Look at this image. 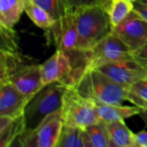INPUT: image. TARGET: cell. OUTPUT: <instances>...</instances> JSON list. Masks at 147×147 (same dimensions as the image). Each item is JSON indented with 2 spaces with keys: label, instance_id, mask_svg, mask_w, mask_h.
I'll return each mask as SVG.
<instances>
[{
  "label": "cell",
  "instance_id": "28",
  "mask_svg": "<svg viewBox=\"0 0 147 147\" xmlns=\"http://www.w3.org/2000/svg\"><path fill=\"white\" fill-rule=\"evenodd\" d=\"M136 147H147V131L142 130L135 134Z\"/></svg>",
  "mask_w": 147,
  "mask_h": 147
},
{
  "label": "cell",
  "instance_id": "30",
  "mask_svg": "<svg viewBox=\"0 0 147 147\" xmlns=\"http://www.w3.org/2000/svg\"><path fill=\"white\" fill-rule=\"evenodd\" d=\"M135 106H138L140 108H142V109H147V102H138L134 104Z\"/></svg>",
  "mask_w": 147,
  "mask_h": 147
},
{
  "label": "cell",
  "instance_id": "19",
  "mask_svg": "<svg viewBox=\"0 0 147 147\" xmlns=\"http://www.w3.org/2000/svg\"><path fill=\"white\" fill-rule=\"evenodd\" d=\"M89 147H111L107 123L99 121L84 128Z\"/></svg>",
  "mask_w": 147,
  "mask_h": 147
},
{
  "label": "cell",
  "instance_id": "24",
  "mask_svg": "<svg viewBox=\"0 0 147 147\" xmlns=\"http://www.w3.org/2000/svg\"><path fill=\"white\" fill-rule=\"evenodd\" d=\"M127 101L134 105L138 102H147V78L140 80L128 88Z\"/></svg>",
  "mask_w": 147,
  "mask_h": 147
},
{
  "label": "cell",
  "instance_id": "14",
  "mask_svg": "<svg viewBox=\"0 0 147 147\" xmlns=\"http://www.w3.org/2000/svg\"><path fill=\"white\" fill-rule=\"evenodd\" d=\"M140 107L123 106L122 104H97L96 113L100 121L106 123L124 121L127 118L139 115Z\"/></svg>",
  "mask_w": 147,
  "mask_h": 147
},
{
  "label": "cell",
  "instance_id": "8",
  "mask_svg": "<svg viewBox=\"0 0 147 147\" xmlns=\"http://www.w3.org/2000/svg\"><path fill=\"white\" fill-rule=\"evenodd\" d=\"M111 31L133 53L147 45V22L134 10Z\"/></svg>",
  "mask_w": 147,
  "mask_h": 147
},
{
  "label": "cell",
  "instance_id": "27",
  "mask_svg": "<svg viewBox=\"0 0 147 147\" xmlns=\"http://www.w3.org/2000/svg\"><path fill=\"white\" fill-rule=\"evenodd\" d=\"M134 57L147 70V46L134 53Z\"/></svg>",
  "mask_w": 147,
  "mask_h": 147
},
{
  "label": "cell",
  "instance_id": "7",
  "mask_svg": "<svg viewBox=\"0 0 147 147\" xmlns=\"http://www.w3.org/2000/svg\"><path fill=\"white\" fill-rule=\"evenodd\" d=\"M87 53L89 59L88 68H96L107 63L134 58V53L112 31Z\"/></svg>",
  "mask_w": 147,
  "mask_h": 147
},
{
  "label": "cell",
  "instance_id": "6",
  "mask_svg": "<svg viewBox=\"0 0 147 147\" xmlns=\"http://www.w3.org/2000/svg\"><path fill=\"white\" fill-rule=\"evenodd\" d=\"M64 119L61 109L49 115L36 128L25 131L18 139L22 147H57Z\"/></svg>",
  "mask_w": 147,
  "mask_h": 147
},
{
  "label": "cell",
  "instance_id": "9",
  "mask_svg": "<svg viewBox=\"0 0 147 147\" xmlns=\"http://www.w3.org/2000/svg\"><path fill=\"white\" fill-rule=\"evenodd\" d=\"M102 73L125 88L147 78V70L134 58L107 63L96 67Z\"/></svg>",
  "mask_w": 147,
  "mask_h": 147
},
{
  "label": "cell",
  "instance_id": "25",
  "mask_svg": "<svg viewBox=\"0 0 147 147\" xmlns=\"http://www.w3.org/2000/svg\"><path fill=\"white\" fill-rule=\"evenodd\" d=\"M134 11L147 22V0H137L134 3Z\"/></svg>",
  "mask_w": 147,
  "mask_h": 147
},
{
  "label": "cell",
  "instance_id": "2",
  "mask_svg": "<svg viewBox=\"0 0 147 147\" xmlns=\"http://www.w3.org/2000/svg\"><path fill=\"white\" fill-rule=\"evenodd\" d=\"M81 96L97 104H122L127 101L128 89L121 86L96 68L85 70L73 87Z\"/></svg>",
  "mask_w": 147,
  "mask_h": 147
},
{
  "label": "cell",
  "instance_id": "21",
  "mask_svg": "<svg viewBox=\"0 0 147 147\" xmlns=\"http://www.w3.org/2000/svg\"><path fill=\"white\" fill-rule=\"evenodd\" d=\"M22 54L0 51V84L9 82V77L22 64Z\"/></svg>",
  "mask_w": 147,
  "mask_h": 147
},
{
  "label": "cell",
  "instance_id": "11",
  "mask_svg": "<svg viewBox=\"0 0 147 147\" xmlns=\"http://www.w3.org/2000/svg\"><path fill=\"white\" fill-rule=\"evenodd\" d=\"M50 30H53L57 50L65 53L78 50V34L73 11H70L57 20Z\"/></svg>",
  "mask_w": 147,
  "mask_h": 147
},
{
  "label": "cell",
  "instance_id": "3",
  "mask_svg": "<svg viewBox=\"0 0 147 147\" xmlns=\"http://www.w3.org/2000/svg\"><path fill=\"white\" fill-rule=\"evenodd\" d=\"M68 87L63 83L54 82L44 86L33 96L24 110L26 131L36 128L49 115L61 109Z\"/></svg>",
  "mask_w": 147,
  "mask_h": 147
},
{
  "label": "cell",
  "instance_id": "17",
  "mask_svg": "<svg viewBox=\"0 0 147 147\" xmlns=\"http://www.w3.org/2000/svg\"><path fill=\"white\" fill-rule=\"evenodd\" d=\"M101 3L109 16L112 28L117 26L134 10V3L128 0H102Z\"/></svg>",
  "mask_w": 147,
  "mask_h": 147
},
{
  "label": "cell",
  "instance_id": "1",
  "mask_svg": "<svg viewBox=\"0 0 147 147\" xmlns=\"http://www.w3.org/2000/svg\"><path fill=\"white\" fill-rule=\"evenodd\" d=\"M78 28V50L90 52L112 30L107 12L101 3L72 10Z\"/></svg>",
  "mask_w": 147,
  "mask_h": 147
},
{
  "label": "cell",
  "instance_id": "4",
  "mask_svg": "<svg viewBox=\"0 0 147 147\" xmlns=\"http://www.w3.org/2000/svg\"><path fill=\"white\" fill-rule=\"evenodd\" d=\"M61 112L65 124L84 129L100 121L96 104L81 96L73 87H68L65 92Z\"/></svg>",
  "mask_w": 147,
  "mask_h": 147
},
{
  "label": "cell",
  "instance_id": "16",
  "mask_svg": "<svg viewBox=\"0 0 147 147\" xmlns=\"http://www.w3.org/2000/svg\"><path fill=\"white\" fill-rule=\"evenodd\" d=\"M25 9V0H0V25L14 28Z\"/></svg>",
  "mask_w": 147,
  "mask_h": 147
},
{
  "label": "cell",
  "instance_id": "5",
  "mask_svg": "<svg viewBox=\"0 0 147 147\" xmlns=\"http://www.w3.org/2000/svg\"><path fill=\"white\" fill-rule=\"evenodd\" d=\"M40 69L45 86L54 82H60L69 87H74L84 73L76 67L70 54L61 50H57L41 64Z\"/></svg>",
  "mask_w": 147,
  "mask_h": 147
},
{
  "label": "cell",
  "instance_id": "26",
  "mask_svg": "<svg viewBox=\"0 0 147 147\" xmlns=\"http://www.w3.org/2000/svg\"><path fill=\"white\" fill-rule=\"evenodd\" d=\"M67 3H68L70 10L72 11L81 6L101 3V0H67Z\"/></svg>",
  "mask_w": 147,
  "mask_h": 147
},
{
  "label": "cell",
  "instance_id": "33",
  "mask_svg": "<svg viewBox=\"0 0 147 147\" xmlns=\"http://www.w3.org/2000/svg\"><path fill=\"white\" fill-rule=\"evenodd\" d=\"M101 2H102V0H101Z\"/></svg>",
  "mask_w": 147,
  "mask_h": 147
},
{
  "label": "cell",
  "instance_id": "31",
  "mask_svg": "<svg viewBox=\"0 0 147 147\" xmlns=\"http://www.w3.org/2000/svg\"><path fill=\"white\" fill-rule=\"evenodd\" d=\"M128 1H130V2H132V3H134V2L137 1V0H128Z\"/></svg>",
  "mask_w": 147,
  "mask_h": 147
},
{
  "label": "cell",
  "instance_id": "10",
  "mask_svg": "<svg viewBox=\"0 0 147 147\" xmlns=\"http://www.w3.org/2000/svg\"><path fill=\"white\" fill-rule=\"evenodd\" d=\"M9 82L22 94L31 99L45 86L42 80L40 65L34 64L22 63L9 77Z\"/></svg>",
  "mask_w": 147,
  "mask_h": 147
},
{
  "label": "cell",
  "instance_id": "34",
  "mask_svg": "<svg viewBox=\"0 0 147 147\" xmlns=\"http://www.w3.org/2000/svg\"><path fill=\"white\" fill-rule=\"evenodd\" d=\"M146 46H147V45H146Z\"/></svg>",
  "mask_w": 147,
  "mask_h": 147
},
{
  "label": "cell",
  "instance_id": "13",
  "mask_svg": "<svg viewBox=\"0 0 147 147\" xmlns=\"http://www.w3.org/2000/svg\"><path fill=\"white\" fill-rule=\"evenodd\" d=\"M26 131L24 115L16 118L0 116V146H12Z\"/></svg>",
  "mask_w": 147,
  "mask_h": 147
},
{
  "label": "cell",
  "instance_id": "23",
  "mask_svg": "<svg viewBox=\"0 0 147 147\" xmlns=\"http://www.w3.org/2000/svg\"><path fill=\"white\" fill-rule=\"evenodd\" d=\"M0 51L19 53L18 36L14 28L0 25Z\"/></svg>",
  "mask_w": 147,
  "mask_h": 147
},
{
  "label": "cell",
  "instance_id": "32",
  "mask_svg": "<svg viewBox=\"0 0 147 147\" xmlns=\"http://www.w3.org/2000/svg\"><path fill=\"white\" fill-rule=\"evenodd\" d=\"M31 1H34V0H25V2H31Z\"/></svg>",
  "mask_w": 147,
  "mask_h": 147
},
{
  "label": "cell",
  "instance_id": "22",
  "mask_svg": "<svg viewBox=\"0 0 147 147\" xmlns=\"http://www.w3.org/2000/svg\"><path fill=\"white\" fill-rule=\"evenodd\" d=\"M34 2L46 9L56 21L71 11L67 0H34Z\"/></svg>",
  "mask_w": 147,
  "mask_h": 147
},
{
  "label": "cell",
  "instance_id": "29",
  "mask_svg": "<svg viewBox=\"0 0 147 147\" xmlns=\"http://www.w3.org/2000/svg\"><path fill=\"white\" fill-rule=\"evenodd\" d=\"M140 110L139 115L143 120V121L145 122V124L146 125L147 127V109H142V108H140Z\"/></svg>",
  "mask_w": 147,
  "mask_h": 147
},
{
  "label": "cell",
  "instance_id": "12",
  "mask_svg": "<svg viewBox=\"0 0 147 147\" xmlns=\"http://www.w3.org/2000/svg\"><path fill=\"white\" fill-rule=\"evenodd\" d=\"M31 98L22 94L11 83L0 84V116L16 118L24 115Z\"/></svg>",
  "mask_w": 147,
  "mask_h": 147
},
{
  "label": "cell",
  "instance_id": "15",
  "mask_svg": "<svg viewBox=\"0 0 147 147\" xmlns=\"http://www.w3.org/2000/svg\"><path fill=\"white\" fill-rule=\"evenodd\" d=\"M111 147H136L135 134L126 125L124 121L107 123Z\"/></svg>",
  "mask_w": 147,
  "mask_h": 147
},
{
  "label": "cell",
  "instance_id": "20",
  "mask_svg": "<svg viewBox=\"0 0 147 147\" xmlns=\"http://www.w3.org/2000/svg\"><path fill=\"white\" fill-rule=\"evenodd\" d=\"M24 12L37 27L46 30H50L56 22V20L46 9L34 1L25 2Z\"/></svg>",
  "mask_w": 147,
  "mask_h": 147
},
{
  "label": "cell",
  "instance_id": "18",
  "mask_svg": "<svg viewBox=\"0 0 147 147\" xmlns=\"http://www.w3.org/2000/svg\"><path fill=\"white\" fill-rule=\"evenodd\" d=\"M57 147H89L84 129L64 123Z\"/></svg>",
  "mask_w": 147,
  "mask_h": 147
}]
</instances>
